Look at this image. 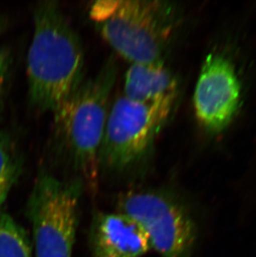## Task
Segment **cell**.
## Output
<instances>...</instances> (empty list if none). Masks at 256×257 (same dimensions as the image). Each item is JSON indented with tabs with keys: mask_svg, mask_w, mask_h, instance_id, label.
I'll use <instances>...</instances> for the list:
<instances>
[{
	"mask_svg": "<svg viewBox=\"0 0 256 257\" xmlns=\"http://www.w3.org/2000/svg\"><path fill=\"white\" fill-rule=\"evenodd\" d=\"M88 15L102 39L131 64L164 62L178 23L174 5L160 0H98Z\"/></svg>",
	"mask_w": 256,
	"mask_h": 257,
	"instance_id": "obj_3",
	"label": "cell"
},
{
	"mask_svg": "<svg viewBox=\"0 0 256 257\" xmlns=\"http://www.w3.org/2000/svg\"><path fill=\"white\" fill-rule=\"evenodd\" d=\"M116 77V61L108 58L96 75L84 79L53 112L54 148L83 181L94 182L100 171V151Z\"/></svg>",
	"mask_w": 256,
	"mask_h": 257,
	"instance_id": "obj_2",
	"label": "cell"
},
{
	"mask_svg": "<svg viewBox=\"0 0 256 257\" xmlns=\"http://www.w3.org/2000/svg\"><path fill=\"white\" fill-rule=\"evenodd\" d=\"M178 85L164 62L132 63L124 76L122 96L133 102L149 103L177 97Z\"/></svg>",
	"mask_w": 256,
	"mask_h": 257,
	"instance_id": "obj_9",
	"label": "cell"
},
{
	"mask_svg": "<svg viewBox=\"0 0 256 257\" xmlns=\"http://www.w3.org/2000/svg\"><path fill=\"white\" fill-rule=\"evenodd\" d=\"M23 160L12 137L0 130V207L22 172Z\"/></svg>",
	"mask_w": 256,
	"mask_h": 257,
	"instance_id": "obj_10",
	"label": "cell"
},
{
	"mask_svg": "<svg viewBox=\"0 0 256 257\" xmlns=\"http://www.w3.org/2000/svg\"><path fill=\"white\" fill-rule=\"evenodd\" d=\"M240 97L241 86L231 60L224 54H209L194 94V107L200 125L210 134L224 130L234 118Z\"/></svg>",
	"mask_w": 256,
	"mask_h": 257,
	"instance_id": "obj_7",
	"label": "cell"
},
{
	"mask_svg": "<svg viewBox=\"0 0 256 257\" xmlns=\"http://www.w3.org/2000/svg\"><path fill=\"white\" fill-rule=\"evenodd\" d=\"M0 257H33L26 231L10 214L0 211Z\"/></svg>",
	"mask_w": 256,
	"mask_h": 257,
	"instance_id": "obj_11",
	"label": "cell"
},
{
	"mask_svg": "<svg viewBox=\"0 0 256 257\" xmlns=\"http://www.w3.org/2000/svg\"><path fill=\"white\" fill-rule=\"evenodd\" d=\"M84 181L40 170L27 203L36 257H73Z\"/></svg>",
	"mask_w": 256,
	"mask_h": 257,
	"instance_id": "obj_5",
	"label": "cell"
},
{
	"mask_svg": "<svg viewBox=\"0 0 256 257\" xmlns=\"http://www.w3.org/2000/svg\"><path fill=\"white\" fill-rule=\"evenodd\" d=\"M92 257H142L152 250L143 229L121 212H97L89 231Z\"/></svg>",
	"mask_w": 256,
	"mask_h": 257,
	"instance_id": "obj_8",
	"label": "cell"
},
{
	"mask_svg": "<svg viewBox=\"0 0 256 257\" xmlns=\"http://www.w3.org/2000/svg\"><path fill=\"white\" fill-rule=\"evenodd\" d=\"M27 57L30 104L53 113L84 81V51L59 3H38Z\"/></svg>",
	"mask_w": 256,
	"mask_h": 257,
	"instance_id": "obj_1",
	"label": "cell"
},
{
	"mask_svg": "<svg viewBox=\"0 0 256 257\" xmlns=\"http://www.w3.org/2000/svg\"><path fill=\"white\" fill-rule=\"evenodd\" d=\"M8 27V19L5 15H0V36Z\"/></svg>",
	"mask_w": 256,
	"mask_h": 257,
	"instance_id": "obj_13",
	"label": "cell"
},
{
	"mask_svg": "<svg viewBox=\"0 0 256 257\" xmlns=\"http://www.w3.org/2000/svg\"><path fill=\"white\" fill-rule=\"evenodd\" d=\"M177 97L140 103L121 95L111 104L100 151L99 170L133 177L146 170Z\"/></svg>",
	"mask_w": 256,
	"mask_h": 257,
	"instance_id": "obj_4",
	"label": "cell"
},
{
	"mask_svg": "<svg viewBox=\"0 0 256 257\" xmlns=\"http://www.w3.org/2000/svg\"><path fill=\"white\" fill-rule=\"evenodd\" d=\"M119 212L143 229L152 249L162 257H190L197 227L186 206L174 195L158 189L132 191L119 200Z\"/></svg>",
	"mask_w": 256,
	"mask_h": 257,
	"instance_id": "obj_6",
	"label": "cell"
},
{
	"mask_svg": "<svg viewBox=\"0 0 256 257\" xmlns=\"http://www.w3.org/2000/svg\"><path fill=\"white\" fill-rule=\"evenodd\" d=\"M11 66H12V54L9 49L0 48V107L2 104L5 91L7 88Z\"/></svg>",
	"mask_w": 256,
	"mask_h": 257,
	"instance_id": "obj_12",
	"label": "cell"
}]
</instances>
